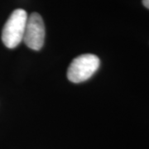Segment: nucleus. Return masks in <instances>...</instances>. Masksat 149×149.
<instances>
[{
	"mask_svg": "<svg viewBox=\"0 0 149 149\" xmlns=\"http://www.w3.org/2000/svg\"><path fill=\"white\" fill-rule=\"evenodd\" d=\"M27 17V12L21 8L12 13L2 32V41L5 47L13 49L23 41Z\"/></svg>",
	"mask_w": 149,
	"mask_h": 149,
	"instance_id": "nucleus-1",
	"label": "nucleus"
},
{
	"mask_svg": "<svg viewBox=\"0 0 149 149\" xmlns=\"http://www.w3.org/2000/svg\"><path fill=\"white\" fill-rule=\"evenodd\" d=\"M100 61L93 54H84L72 61L67 70V78L73 83H80L90 79L100 67Z\"/></svg>",
	"mask_w": 149,
	"mask_h": 149,
	"instance_id": "nucleus-2",
	"label": "nucleus"
},
{
	"mask_svg": "<svg viewBox=\"0 0 149 149\" xmlns=\"http://www.w3.org/2000/svg\"><path fill=\"white\" fill-rule=\"evenodd\" d=\"M45 40V25L42 17L37 13H32L27 17L23 41L29 48L41 50Z\"/></svg>",
	"mask_w": 149,
	"mask_h": 149,
	"instance_id": "nucleus-3",
	"label": "nucleus"
},
{
	"mask_svg": "<svg viewBox=\"0 0 149 149\" xmlns=\"http://www.w3.org/2000/svg\"><path fill=\"white\" fill-rule=\"evenodd\" d=\"M143 4L145 8L149 9V0H143Z\"/></svg>",
	"mask_w": 149,
	"mask_h": 149,
	"instance_id": "nucleus-4",
	"label": "nucleus"
}]
</instances>
